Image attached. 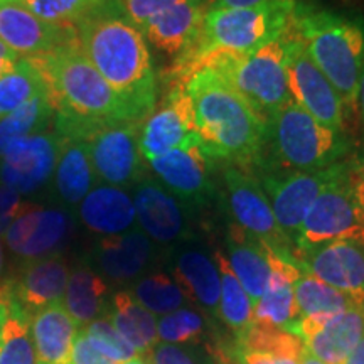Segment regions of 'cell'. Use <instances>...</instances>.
<instances>
[{
	"label": "cell",
	"mask_w": 364,
	"mask_h": 364,
	"mask_svg": "<svg viewBox=\"0 0 364 364\" xmlns=\"http://www.w3.org/2000/svg\"><path fill=\"white\" fill-rule=\"evenodd\" d=\"M80 49L122 98L135 120L144 122L157 102V76L142 31L122 0H102L75 24Z\"/></svg>",
	"instance_id": "1"
},
{
	"label": "cell",
	"mask_w": 364,
	"mask_h": 364,
	"mask_svg": "<svg viewBox=\"0 0 364 364\" xmlns=\"http://www.w3.org/2000/svg\"><path fill=\"white\" fill-rule=\"evenodd\" d=\"M33 59L54 107V132L81 139L98 125L135 120L129 107L80 49L78 41Z\"/></svg>",
	"instance_id": "2"
},
{
	"label": "cell",
	"mask_w": 364,
	"mask_h": 364,
	"mask_svg": "<svg viewBox=\"0 0 364 364\" xmlns=\"http://www.w3.org/2000/svg\"><path fill=\"white\" fill-rule=\"evenodd\" d=\"M194 107L201 149L211 161L247 167L260 164L268 125L211 68L194 71L184 81Z\"/></svg>",
	"instance_id": "3"
},
{
	"label": "cell",
	"mask_w": 364,
	"mask_h": 364,
	"mask_svg": "<svg viewBox=\"0 0 364 364\" xmlns=\"http://www.w3.org/2000/svg\"><path fill=\"white\" fill-rule=\"evenodd\" d=\"M295 0H273L250 9L209 6L196 43L176 61V78L184 81L198 71L208 58L221 53H253L287 34Z\"/></svg>",
	"instance_id": "4"
},
{
	"label": "cell",
	"mask_w": 364,
	"mask_h": 364,
	"mask_svg": "<svg viewBox=\"0 0 364 364\" xmlns=\"http://www.w3.org/2000/svg\"><path fill=\"white\" fill-rule=\"evenodd\" d=\"M289 33L331 81L344 107L356 108L364 66V24L343 14L297 4Z\"/></svg>",
	"instance_id": "5"
},
{
	"label": "cell",
	"mask_w": 364,
	"mask_h": 364,
	"mask_svg": "<svg viewBox=\"0 0 364 364\" xmlns=\"http://www.w3.org/2000/svg\"><path fill=\"white\" fill-rule=\"evenodd\" d=\"M201 68H211L220 75L267 125L270 118L290 102L285 34L253 53L215 54L208 58Z\"/></svg>",
	"instance_id": "6"
},
{
	"label": "cell",
	"mask_w": 364,
	"mask_h": 364,
	"mask_svg": "<svg viewBox=\"0 0 364 364\" xmlns=\"http://www.w3.org/2000/svg\"><path fill=\"white\" fill-rule=\"evenodd\" d=\"M268 142L275 157L294 171L326 169L349 152L344 132L321 124L292 100L268 122Z\"/></svg>",
	"instance_id": "7"
},
{
	"label": "cell",
	"mask_w": 364,
	"mask_h": 364,
	"mask_svg": "<svg viewBox=\"0 0 364 364\" xmlns=\"http://www.w3.org/2000/svg\"><path fill=\"white\" fill-rule=\"evenodd\" d=\"M339 240L364 245V215L349 182V161L309 209L294 241L295 257L300 252Z\"/></svg>",
	"instance_id": "8"
},
{
	"label": "cell",
	"mask_w": 364,
	"mask_h": 364,
	"mask_svg": "<svg viewBox=\"0 0 364 364\" xmlns=\"http://www.w3.org/2000/svg\"><path fill=\"white\" fill-rule=\"evenodd\" d=\"M223 191L226 208L233 216L235 225L265 243L273 253L295 258L292 241L287 238L277 223L260 182L248 172L241 171V167L228 166L223 172Z\"/></svg>",
	"instance_id": "9"
},
{
	"label": "cell",
	"mask_w": 364,
	"mask_h": 364,
	"mask_svg": "<svg viewBox=\"0 0 364 364\" xmlns=\"http://www.w3.org/2000/svg\"><path fill=\"white\" fill-rule=\"evenodd\" d=\"M140 124L98 125L81 136L88 145L97 181L115 188L134 186L145 176L144 157L139 147Z\"/></svg>",
	"instance_id": "10"
},
{
	"label": "cell",
	"mask_w": 364,
	"mask_h": 364,
	"mask_svg": "<svg viewBox=\"0 0 364 364\" xmlns=\"http://www.w3.org/2000/svg\"><path fill=\"white\" fill-rule=\"evenodd\" d=\"M285 68L290 100L331 129L344 132V103L329 80L309 58L300 41L287 31Z\"/></svg>",
	"instance_id": "11"
},
{
	"label": "cell",
	"mask_w": 364,
	"mask_h": 364,
	"mask_svg": "<svg viewBox=\"0 0 364 364\" xmlns=\"http://www.w3.org/2000/svg\"><path fill=\"white\" fill-rule=\"evenodd\" d=\"M344 166L346 161H341L326 169L267 174L258 181L270 201L277 223L292 245L317 196L339 176Z\"/></svg>",
	"instance_id": "12"
},
{
	"label": "cell",
	"mask_w": 364,
	"mask_h": 364,
	"mask_svg": "<svg viewBox=\"0 0 364 364\" xmlns=\"http://www.w3.org/2000/svg\"><path fill=\"white\" fill-rule=\"evenodd\" d=\"M199 144L194 122V107L184 83L176 86L159 108L140 124L139 147L145 162L169 154L172 150Z\"/></svg>",
	"instance_id": "13"
},
{
	"label": "cell",
	"mask_w": 364,
	"mask_h": 364,
	"mask_svg": "<svg viewBox=\"0 0 364 364\" xmlns=\"http://www.w3.org/2000/svg\"><path fill=\"white\" fill-rule=\"evenodd\" d=\"M63 139L38 132L12 144L0 157V182L19 194H33L54 176Z\"/></svg>",
	"instance_id": "14"
},
{
	"label": "cell",
	"mask_w": 364,
	"mask_h": 364,
	"mask_svg": "<svg viewBox=\"0 0 364 364\" xmlns=\"http://www.w3.org/2000/svg\"><path fill=\"white\" fill-rule=\"evenodd\" d=\"M147 164L164 188L189 208L206 206L215 199L211 159L199 144L172 150Z\"/></svg>",
	"instance_id": "15"
},
{
	"label": "cell",
	"mask_w": 364,
	"mask_h": 364,
	"mask_svg": "<svg viewBox=\"0 0 364 364\" xmlns=\"http://www.w3.org/2000/svg\"><path fill=\"white\" fill-rule=\"evenodd\" d=\"M304 272L349 295L364 307V245L339 240L297 253Z\"/></svg>",
	"instance_id": "16"
},
{
	"label": "cell",
	"mask_w": 364,
	"mask_h": 364,
	"mask_svg": "<svg viewBox=\"0 0 364 364\" xmlns=\"http://www.w3.org/2000/svg\"><path fill=\"white\" fill-rule=\"evenodd\" d=\"M0 41L17 56L39 58L78 41L75 26L48 22L21 6L0 4Z\"/></svg>",
	"instance_id": "17"
},
{
	"label": "cell",
	"mask_w": 364,
	"mask_h": 364,
	"mask_svg": "<svg viewBox=\"0 0 364 364\" xmlns=\"http://www.w3.org/2000/svg\"><path fill=\"white\" fill-rule=\"evenodd\" d=\"M73 220L59 208H33L26 211L4 233L9 250L27 262L56 257L70 238Z\"/></svg>",
	"instance_id": "18"
},
{
	"label": "cell",
	"mask_w": 364,
	"mask_h": 364,
	"mask_svg": "<svg viewBox=\"0 0 364 364\" xmlns=\"http://www.w3.org/2000/svg\"><path fill=\"white\" fill-rule=\"evenodd\" d=\"M135 218L149 238L172 243L189 233L188 204L169 193L156 177L144 176L134 184Z\"/></svg>",
	"instance_id": "19"
},
{
	"label": "cell",
	"mask_w": 364,
	"mask_h": 364,
	"mask_svg": "<svg viewBox=\"0 0 364 364\" xmlns=\"http://www.w3.org/2000/svg\"><path fill=\"white\" fill-rule=\"evenodd\" d=\"M208 7L209 0H182L150 17L140 31L159 51L179 58L198 39Z\"/></svg>",
	"instance_id": "20"
},
{
	"label": "cell",
	"mask_w": 364,
	"mask_h": 364,
	"mask_svg": "<svg viewBox=\"0 0 364 364\" xmlns=\"http://www.w3.org/2000/svg\"><path fill=\"white\" fill-rule=\"evenodd\" d=\"M70 268L59 257L27 262L14 280L6 282L11 297L33 316L49 304L63 302Z\"/></svg>",
	"instance_id": "21"
},
{
	"label": "cell",
	"mask_w": 364,
	"mask_h": 364,
	"mask_svg": "<svg viewBox=\"0 0 364 364\" xmlns=\"http://www.w3.org/2000/svg\"><path fill=\"white\" fill-rule=\"evenodd\" d=\"M270 280L262 299L253 307V322L280 329H290L297 322L294 284L302 268L295 258H285L270 252Z\"/></svg>",
	"instance_id": "22"
},
{
	"label": "cell",
	"mask_w": 364,
	"mask_h": 364,
	"mask_svg": "<svg viewBox=\"0 0 364 364\" xmlns=\"http://www.w3.org/2000/svg\"><path fill=\"white\" fill-rule=\"evenodd\" d=\"M226 248L228 263L255 307L270 280L272 250L235 223L228 228Z\"/></svg>",
	"instance_id": "23"
},
{
	"label": "cell",
	"mask_w": 364,
	"mask_h": 364,
	"mask_svg": "<svg viewBox=\"0 0 364 364\" xmlns=\"http://www.w3.org/2000/svg\"><path fill=\"white\" fill-rule=\"evenodd\" d=\"M78 324L65 304H49L31 316V332L38 364H70Z\"/></svg>",
	"instance_id": "24"
},
{
	"label": "cell",
	"mask_w": 364,
	"mask_h": 364,
	"mask_svg": "<svg viewBox=\"0 0 364 364\" xmlns=\"http://www.w3.org/2000/svg\"><path fill=\"white\" fill-rule=\"evenodd\" d=\"M80 218L95 233L122 235L135 223V206L132 196L124 188L95 186L80 203Z\"/></svg>",
	"instance_id": "25"
},
{
	"label": "cell",
	"mask_w": 364,
	"mask_h": 364,
	"mask_svg": "<svg viewBox=\"0 0 364 364\" xmlns=\"http://www.w3.org/2000/svg\"><path fill=\"white\" fill-rule=\"evenodd\" d=\"M363 339L364 307H351L327 318L316 334L304 339V344L307 353L321 363L346 364V359Z\"/></svg>",
	"instance_id": "26"
},
{
	"label": "cell",
	"mask_w": 364,
	"mask_h": 364,
	"mask_svg": "<svg viewBox=\"0 0 364 364\" xmlns=\"http://www.w3.org/2000/svg\"><path fill=\"white\" fill-rule=\"evenodd\" d=\"M152 241L144 231L105 236L97 245V263L108 279L117 282L139 277L152 258Z\"/></svg>",
	"instance_id": "27"
},
{
	"label": "cell",
	"mask_w": 364,
	"mask_h": 364,
	"mask_svg": "<svg viewBox=\"0 0 364 364\" xmlns=\"http://www.w3.org/2000/svg\"><path fill=\"white\" fill-rule=\"evenodd\" d=\"M174 277L184 295L196 300L209 312L220 309L221 280L215 257L209 258L198 248H184L177 255Z\"/></svg>",
	"instance_id": "28"
},
{
	"label": "cell",
	"mask_w": 364,
	"mask_h": 364,
	"mask_svg": "<svg viewBox=\"0 0 364 364\" xmlns=\"http://www.w3.org/2000/svg\"><path fill=\"white\" fill-rule=\"evenodd\" d=\"M61 139L63 144L54 171V188L63 203L76 206L95 188L93 184L97 177L85 140L75 136H61Z\"/></svg>",
	"instance_id": "29"
},
{
	"label": "cell",
	"mask_w": 364,
	"mask_h": 364,
	"mask_svg": "<svg viewBox=\"0 0 364 364\" xmlns=\"http://www.w3.org/2000/svg\"><path fill=\"white\" fill-rule=\"evenodd\" d=\"M108 321L139 354L150 353L159 343L156 316L127 290L115 294Z\"/></svg>",
	"instance_id": "30"
},
{
	"label": "cell",
	"mask_w": 364,
	"mask_h": 364,
	"mask_svg": "<svg viewBox=\"0 0 364 364\" xmlns=\"http://www.w3.org/2000/svg\"><path fill=\"white\" fill-rule=\"evenodd\" d=\"M107 294L108 285L102 277L90 267L80 265L70 273L63 304L76 324L86 326L102 312Z\"/></svg>",
	"instance_id": "31"
},
{
	"label": "cell",
	"mask_w": 364,
	"mask_h": 364,
	"mask_svg": "<svg viewBox=\"0 0 364 364\" xmlns=\"http://www.w3.org/2000/svg\"><path fill=\"white\" fill-rule=\"evenodd\" d=\"M294 295L297 321L314 316H334V314L348 311L351 307H359L349 295L324 284L304 270L295 280Z\"/></svg>",
	"instance_id": "32"
},
{
	"label": "cell",
	"mask_w": 364,
	"mask_h": 364,
	"mask_svg": "<svg viewBox=\"0 0 364 364\" xmlns=\"http://www.w3.org/2000/svg\"><path fill=\"white\" fill-rule=\"evenodd\" d=\"M215 262L220 270L221 295L218 316L236 334V339L247 332L253 324V304L241 287L240 280L231 270L228 258L221 252L215 253Z\"/></svg>",
	"instance_id": "33"
},
{
	"label": "cell",
	"mask_w": 364,
	"mask_h": 364,
	"mask_svg": "<svg viewBox=\"0 0 364 364\" xmlns=\"http://www.w3.org/2000/svg\"><path fill=\"white\" fill-rule=\"evenodd\" d=\"M53 120L54 107L46 90L0 120V157L17 140L44 132Z\"/></svg>",
	"instance_id": "34"
},
{
	"label": "cell",
	"mask_w": 364,
	"mask_h": 364,
	"mask_svg": "<svg viewBox=\"0 0 364 364\" xmlns=\"http://www.w3.org/2000/svg\"><path fill=\"white\" fill-rule=\"evenodd\" d=\"M48 90L33 59L19 58L16 66L0 76V120Z\"/></svg>",
	"instance_id": "35"
},
{
	"label": "cell",
	"mask_w": 364,
	"mask_h": 364,
	"mask_svg": "<svg viewBox=\"0 0 364 364\" xmlns=\"http://www.w3.org/2000/svg\"><path fill=\"white\" fill-rule=\"evenodd\" d=\"M0 364H38L27 314L9 294V317L0 336Z\"/></svg>",
	"instance_id": "36"
},
{
	"label": "cell",
	"mask_w": 364,
	"mask_h": 364,
	"mask_svg": "<svg viewBox=\"0 0 364 364\" xmlns=\"http://www.w3.org/2000/svg\"><path fill=\"white\" fill-rule=\"evenodd\" d=\"M236 346L245 351L289 358L299 363L302 354L306 353V344L294 331L257 324V322H253L252 327L241 338L236 339Z\"/></svg>",
	"instance_id": "37"
},
{
	"label": "cell",
	"mask_w": 364,
	"mask_h": 364,
	"mask_svg": "<svg viewBox=\"0 0 364 364\" xmlns=\"http://www.w3.org/2000/svg\"><path fill=\"white\" fill-rule=\"evenodd\" d=\"M134 297L152 314H171L182 307L186 295L167 273H152L136 282Z\"/></svg>",
	"instance_id": "38"
},
{
	"label": "cell",
	"mask_w": 364,
	"mask_h": 364,
	"mask_svg": "<svg viewBox=\"0 0 364 364\" xmlns=\"http://www.w3.org/2000/svg\"><path fill=\"white\" fill-rule=\"evenodd\" d=\"M41 19L59 26H75L102 0H17Z\"/></svg>",
	"instance_id": "39"
},
{
	"label": "cell",
	"mask_w": 364,
	"mask_h": 364,
	"mask_svg": "<svg viewBox=\"0 0 364 364\" xmlns=\"http://www.w3.org/2000/svg\"><path fill=\"white\" fill-rule=\"evenodd\" d=\"M204 332V321L198 312L189 309H177L166 314L157 322L159 339L169 344L198 343Z\"/></svg>",
	"instance_id": "40"
},
{
	"label": "cell",
	"mask_w": 364,
	"mask_h": 364,
	"mask_svg": "<svg viewBox=\"0 0 364 364\" xmlns=\"http://www.w3.org/2000/svg\"><path fill=\"white\" fill-rule=\"evenodd\" d=\"M81 331L88 336L91 343L97 346L105 356L110 358L117 364L125 363L132 358L139 356V353L122 338L120 332L113 327L108 318H95V321L86 324Z\"/></svg>",
	"instance_id": "41"
},
{
	"label": "cell",
	"mask_w": 364,
	"mask_h": 364,
	"mask_svg": "<svg viewBox=\"0 0 364 364\" xmlns=\"http://www.w3.org/2000/svg\"><path fill=\"white\" fill-rule=\"evenodd\" d=\"M182 0H122L125 12L132 21L139 26V29L147 22L150 17L157 16L159 12L166 11Z\"/></svg>",
	"instance_id": "42"
},
{
	"label": "cell",
	"mask_w": 364,
	"mask_h": 364,
	"mask_svg": "<svg viewBox=\"0 0 364 364\" xmlns=\"http://www.w3.org/2000/svg\"><path fill=\"white\" fill-rule=\"evenodd\" d=\"M29 204L22 201L21 194L0 184V235L7 231V228L19 218Z\"/></svg>",
	"instance_id": "43"
},
{
	"label": "cell",
	"mask_w": 364,
	"mask_h": 364,
	"mask_svg": "<svg viewBox=\"0 0 364 364\" xmlns=\"http://www.w3.org/2000/svg\"><path fill=\"white\" fill-rule=\"evenodd\" d=\"M70 364H117L107 358L100 349L91 343L83 331H78L75 344H73Z\"/></svg>",
	"instance_id": "44"
},
{
	"label": "cell",
	"mask_w": 364,
	"mask_h": 364,
	"mask_svg": "<svg viewBox=\"0 0 364 364\" xmlns=\"http://www.w3.org/2000/svg\"><path fill=\"white\" fill-rule=\"evenodd\" d=\"M349 182H351L354 198L364 215V142L356 156L349 159Z\"/></svg>",
	"instance_id": "45"
},
{
	"label": "cell",
	"mask_w": 364,
	"mask_h": 364,
	"mask_svg": "<svg viewBox=\"0 0 364 364\" xmlns=\"http://www.w3.org/2000/svg\"><path fill=\"white\" fill-rule=\"evenodd\" d=\"M150 364H194L182 349L174 344H157L150 351Z\"/></svg>",
	"instance_id": "46"
},
{
	"label": "cell",
	"mask_w": 364,
	"mask_h": 364,
	"mask_svg": "<svg viewBox=\"0 0 364 364\" xmlns=\"http://www.w3.org/2000/svg\"><path fill=\"white\" fill-rule=\"evenodd\" d=\"M231 359L235 364H300L295 359L289 358H279L272 356V354H263V353H253V351H245V349L233 346V353H231Z\"/></svg>",
	"instance_id": "47"
},
{
	"label": "cell",
	"mask_w": 364,
	"mask_h": 364,
	"mask_svg": "<svg viewBox=\"0 0 364 364\" xmlns=\"http://www.w3.org/2000/svg\"><path fill=\"white\" fill-rule=\"evenodd\" d=\"M273 0H213V7L223 9H250V7H260L265 4H270Z\"/></svg>",
	"instance_id": "48"
},
{
	"label": "cell",
	"mask_w": 364,
	"mask_h": 364,
	"mask_svg": "<svg viewBox=\"0 0 364 364\" xmlns=\"http://www.w3.org/2000/svg\"><path fill=\"white\" fill-rule=\"evenodd\" d=\"M7 317H9V290L6 284H4L0 287V336H2Z\"/></svg>",
	"instance_id": "49"
},
{
	"label": "cell",
	"mask_w": 364,
	"mask_h": 364,
	"mask_svg": "<svg viewBox=\"0 0 364 364\" xmlns=\"http://www.w3.org/2000/svg\"><path fill=\"white\" fill-rule=\"evenodd\" d=\"M346 364H364V339L353 349V353L346 359Z\"/></svg>",
	"instance_id": "50"
},
{
	"label": "cell",
	"mask_w": 364,
	"mask_h": 364,
	"mask_svg": "<svg viewBox=\"0 0 364 364\" xmlns=\"http://www.w3.org/2000/svg\"><path fill=\"white\" fill-rule=\"evenodd\" d=\"M356 108H359V112H361V117H363V120H364V66H363V71H361V78H359Z\"/></svg>",
	"instance_id": "51"
},
{
	"label": "cell",
	"mask_w": 364,
	"mask_h": 364,
	"mask_svg": "<svg viewBox=\"0 0 364 364\" xmlns=\"http://www.w3.org/2000/svg\"><path fill=\"white\" fill-rule=\"evenodd\" d=\"M0 58L9 59V61H17V59H19V56H17V54H14L11 49H9L7 46L2 43V41H0Z\"/></svg>",
	"instance_id": "52"
},
{
	"label": "cell",
	"mask_w": 364,
	"mask_h": 364,
	"mask_svg": "<svg viewBox=\"0 0 364 364\" xmlns=\"http://www.w3.org/2000/svg\"><path fill=\"white\" fill-rule=\"evenodd\" d=\"M17 61H19V59H17ZM17 61H9V59H2V58H0V76L6 75V73H7L9 70H12V68L16 66Z\"/></svg>",
	"instance_id": "53"
},
{
	"label": "cell",
	"mask_w": 364,
	"mask_h": 364,
	"mask_svg": "<svg viewBox=\"0 0 364 364\" xmlns=\"http://www.w3.org/2000/svg\"><path fill=\"white\" fill-rule=\"evenodd\" d=\"M300 364H324V363H321L317 358H314L312 354H309L306 349V353H304L302 358H300Z\"/></svg>",
	"instance_id": "54"
},
{
	"label": "cell",
	"mask_w": 364,
	"mask_h": 364,
	"mask_svg": "<svg viewBox=\"0 0 364 364\" xmlns=\"http://www.w3.org/2000/svg\"><path fill=\"white\" fill-rule=\"evenodd\" d=\"M120 364H149V363L145 361L144 358L136 356V358H132V359H129V361H125V363H120Z\"/></svg>",
	"instance_id": "55"
},
{
	"label": "cell",
	"mask_w": 364,
	"mask_h": 364,
	"mask_svg": "<svg viewBox=\"0 0 364 364\" xmlns=\"http://www.w3.org/2000/svg\"><path fill=\"white\" fill-rule=\"evenodd\" d=\"M4 268V248H2V241H0V273H2Z\"/></svg>",
	"instance_id": "56"
},
{
	"label": "cell",
	"mask_w": 364,
	"mask_h": 364,
	"mask_svg": "<svg viewBox=\"0 0 364 364\" xmlns=\"http://www.w3.org/2000/svg\"><path fill=\"white\" fill-rule=\"evenodd\" d=\"M9 2H17V0H0V4H9Z\"/></svg>",
	"instance_id": "57"
}]
</instances>
